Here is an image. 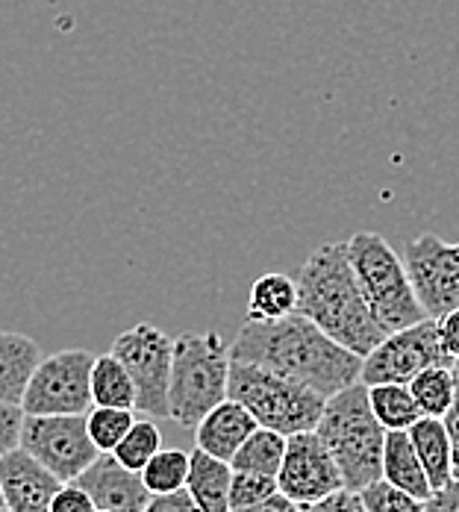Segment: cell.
<instances>
[{
	"label": "cell",
	"instance_id": "obj_29",
	"mask_svg": "<svg viewBox=\"0 0 459 512\" xmlns=\"http://www.w3.org/2000/svg\"><path fill=\"white\" fill-rule=\"evenodd\" d=\"M277 492V477H265V474H254V471H233L230 480V510L256 504L268 495Z\"/></svg>",
	"mask_w": 459,
	"mask_h": 512
},
{
	"label": "cell",
	"instance_id": "obj_8",
	"mask_svg": "<svg viewBox=\"0 0 459 512\" xmlns=\"http://www.w3.org/2000/svg\"><path fill=\"white\" fill-rule=\"evenodd\" d=\"M171 348L153 324H136L112 342V354L124 362L136 386V410L148 418H168V383H171Z\"/></svg>",
	"mask_w": 459,
	"mask_h": 512
},
{
	"label": "cell",
	"instance_id": "obj_11",
	"mask_svg": "<svg viewBox=\"0 0 459 512\" xmlns=\"http://www.w3.org/2000/svg\"><path fill=\"white\" fill-rule=\"evenodd\" d=\"M404 265L427 318H439L459 307V242L421 233L404 248Z\"/></svg>",
	"mask_w": 459,
	"mask_h": 512
},
{
	"label": "cell",
	"instance_id": "obj_17",
	"mask_svg": "<svg viewBox=\"0 0 459 512\" xmlns=\"http://www.w3.org/2000/svg\"><path fill=\"white\" fill-rule=\"evenodd\" d=\"M230 480H233V465L201 448L189 454V477H186V492L192 501L201 507V512H230Z\"/></svg>",
	"mask_w": 459,
	"mask_h": 512
},
{
	"label": "cell",
	"instance_id": "obj_6",
	"mask_svg": "<svg viewBox=\"0 0 459 512\" xmlns=\"http://www.w3.org/2000/svg\"><path fill=\"white\" fill-rule=\"evenodd\" d=\"M227 398L239 401L256 418L259 427L277 430L283 436L315 430L327 398L312 392L304 383H295L271 368L254 362H230Z\"/></svg>",
	"mask_w": 459,
	"mask_h": 512
},
{
	"label": "cell",
	"instance_id": "obj_16",
	"mask_svg": "<svg viewBox=\"0 0 459 512\" xmlns=\"http://www.w3.org/2000/svg\"><path fill=\"white\" fill-rule=\"evenodd\" d=\"M42 362V348L12 330H0V401L3 404H18L27 392V383Z\"/></svg>",
	"mask_w": 459,
	"mask_h": 512
},
{
	"label": "cell",
	"instance_id": "obj_36",
	"mask_svg": "<svg viewBox=\"0 0 459 512\" xmlns=\"http://www.w3.org/2000/svg\"><path fill=\"white\" fill-rule=\"evenodd\" d=\"M230 512H301V507H298L289 495H283V492L277 489L274 495H268V498H262V501H256V504H248V507H239V510Z\"/></svg>",
	"mask_w": 459,
	"mask_h": 512
},
{
	"label": "cell",
	"instance_id": "obj_18",
	"mask_svg": "<svg viewBox=\"0 0 459 512\" xmlns=\"http://www.w3.org/2000/svg\"><path fill=\"white\" fill-rule=\"evenodd\" d=\"M409 442L418 454V460L424 465V474L433 486V492L445 489L448 483H454V471H451V439L445 430L442 418L433 415H421L407 430Z\"/></svg>",
	"mask_w": 459,
	"mask_h": 512
},
{
	"label": "cell",
	"instance_id": "obj_2",
	"mask_svg": "<svg viewBox=\"0 0 459 512\" xmlns=\"http://www.w3.org/2000/svg\"><path fill=\"white\" fill-rule=\"evenodd\" d=\"M295 283L298 312L348 351L365 357L386 339L359 292L345 242L318 245L306 256Z\"/></svg>",
	"mask_w": 459,
	"mask_h": 512
},
{
	"label": "cell",
	"instance_id": "obj_33",
	"mask_svg": "<svg viewBox=\"0 0 459 512\" xmlns=\"http://www.w3.org/2000/svg\"><path fill=\"white\" fill-rule=\"evenodd\" d=\"M436 333L442 342V351L457 365L459 362V307L436 318Z\"/></svg>",
	"mask_w": 459,
	"mask_h": 512
},
{
	"label": "cell",
	"instance_id": "obj_1",
	"mask_svg": "<svg viewBox=\"0 0 459 512\" xmlns=\"http://www.w3.org/2000/svg\"><path fill=\"white\" fill-rule=\"evenodd\" d=\"M230 359L271 368L324 398L354 386L362 371L359 354L330 339L301 312L274 321L248 318L230 345Z\"/></svg>",
	"mask_w": 459,
	"mask_h": 512
},
{
	"label": "cell",
	"instance_id": "obj_38",
	"mask_svg": "<svg viewBox=\"0 0 459 512\" xmlns=\"http://www.w3.org/2000/svg\"><path fill=\"white\" fill-rule=\"evenodd\" d=\"M0 510H6V504H3V492H0Z\"/></svg>",
	"mask_w": 459,
	"mask_h": 512
},
{
	"label": "cell",
	"instance_id": "obj_30",
	"mask_svg": "<svg viewBox=\"0 0 459 512\" xmlns=\"http://www.w3.org/2000/svg\"><path fill=\"white\" fill-rule=\"evenodd\" d=\"M21 424H24V410L18 404L0 401V457H6L21 445Z\"/></svg>",
	"mask_w": 459,
	"mask_h": 512
},
{
	"label": "cell",
	"instance_id": "obj_15",
	"mask_svg": "<svg viewBox=\"0 0 459 512\" xmlns=\"http://www.w3.org/2000/svg\"><path fill=\"white\" fill-rule=\"evenodd\" d=\"M256 427V418L239 401L224 398L195 424V442L206 454L230 462Z\"/></svg>",
	"mask_w": 459,
	"mask_h": 512
},
{
	"label": "cell",
	"instance_id": "obj_34",
	"mask_svg": "<svg viewBox=\"0 0 459 512\" xmlns=\"http://www.w3.org/2000/svg\"><path fill=\"white\" fill-rule=\"evenodd\" d=\"M145 512H201V507L192 501V495L186 489H177V492H165V495H151Z\"/></svg>",
	"mask_w": 459,
	"mask_h": 512
},
{
	"label": "cell",
	"instance_id": "obj_28",
	"mask_svg": "<svg viewBox=\"0 0 459 512\" xmlns=\"http://www.w3.org/2000/svg\"><path fill=\"white\" fill-rule=\"evenodd\" d=\"M359 498H362V504H365V510L368 512H427V501L412 498L409 492L392 486V483L383 480V477H380L377 483L365 486V489L359 492Z\"/></svg>",
	"mask_w": 459,
	"mask_h": 512
},
{
	"label": "cell",
	"instance_id": "obj_5",
	"mask_svg": "<svg viewBox=\"0 0 459 512\" xmlns=\"http://www.w3.org/2000/svg\"><path fill=\"white\" fill-rule=\"evenodd\" d=\"M345 248L359 292L386 336L427 318L412 292L404 256L395 254V248L380 233L359 230L345 242Z\"/></svg>",
	"mask_w": 459,
	"mask_h": 512
},
{
	"label": "cell",
	"instance_id": "obj_9",
	"mask_svg": "<svg viewBox=\"0 0 459 512\" xmlns=\"http://www.w3.org/2000/svg\"><path fill=\"white\" fill-rule=\"evenodd\" d=\"M21 448L62 483L77 480L101 454L86 430V415H24Z\"/></svg>",
	"mask_w": 459,
	"mask_h": 512
},
{
	"label": "cell",
	"instance_id": "obj_4",
	"mask_svg": "<svg viewBox=\"0 0 459 512\" xmlns=\"http://www.w3.org/2000/svg\"><path fill=\"white\" fill-rule=\"evenodd\" d=\"M230 345L221 333H180L171 348L168 418L195 427L206 412L227 398Z\"/></svg>",
	"mask_w": 459,
	"mask_h": 512
},
{
	"label": "cell",
	"instance_id": "obj_21",
	"mask_svg": "<svg viewBox=\"0 0 459 512\" xmlns=\"http://www.w3.org/2000/svg\"><path fill=\"white\" fill-rule=\"evenodd\" d=\"M92 404L95 407H121V410H136V386L133 377L127 374L124 362L112 351L95 357L92 365Z\"/></svg>",
	"mask_w": 459,
	"mask_h": 512
},
{
	"label": "cell",
	"instance_id": "obj_37",
	"mask_svg": "<svg viewBox=\"0 0 459 512\" xmlns=\"http://www.w3.org/2000/svg\"><path fill=\"white\" fill-rule=\"evenodd\" d=\"M427 512H459V483H448L445 489L427 498Z\"/></svg>",
	"mask_w": 459,
	"mask_h": 512
},
{
	"label": "cell",
	"instance_id": "obj_20",
	"mask_svg": "<svg viewBox=\"0 0 459 512\" xmlns=\"http://www.w3.org/2000/svg\"><path fill=\"white\" fill-rule=\"evenodd\" d=\"M298 312V283L289 274L268 271L254 280L248 295V318L254 321H274L283 315Z\"/></svg>",
	"mask_w": 459,
	"mask_h": 512
},
{
	"label": "cell",
	"instance_id": "obj_27",
	"mask_svg": "<svg viewBox=\"0 0 459 512\" xmlns=\"http://www.w3.org/2000/svg\"><path fill=\"white\" fill-rule=\"evenodd\" d=\"M133 421H136L133 410H121V407H92L86 412V430L101 454L115 451V445L133 427Z\"/></svg>",
	"mask_w": 459,
	"mask_h": 512
},
{
	"label": "cell",
	"instance_id": "obj_26",
	"mask_svg": "<svg viewBox=\"0 0 459 512\" xmlns=\"http://www.w3.org/2000/svg\"><path fill=\"white\" fill-rule=\"evenodd\" d=\"M159 451H162L159 427L153 424L151 418H139V421H133L127 436L115 445L112 457L121 462L124 468H130V471H142L151 462L153 454H159Z\"/></svg>",
	"mask_w": 459,
	"mask_h": 512
},
{
	"label": "cell",
	"instance_id": "obj_7",
	"mask_svg": "<svg viewBox=\"0 0 459 512\" xmlns=\"http://www.w3.org/2000/svg\"><path fill=\"white\" fill-rule=\"evenodd\" d=\"M95 354L83 348L42 357L21 398L24 415H86L92 410Z\"/></svg>",
	"mask_w": 459,
	"mask_h": 512
},
{
	"label": "cell",
	"instance_id": "obj_12",
	"mask_svg": "<svg viewBox=\"0 0 459 512\" xmlns=\"http://www.w3.org/2000/svg\"><path fill=\"white\" fill-rule=\"evenodd\" d=\"M277 489L289 495L298 507L315 504L345 489L339 465L333 460V454L324 448L315 430L286 436V454L277 471Z\"/></svg>",
	"mask_w": 459,
	"mask_h": 512
},
{
	"label": "cell",
	"instance_id": "obj_19",
	"mask_svg": "<svg viewBox=\"0 0 459 512\" xmlns=\"http://www.w3.org/2000/svg\"><path fill=\"white\" fill-rule=\"evenodd\" d=\"M383 480L409 492L418 501H427L433 495V486L424 474V465L418 460L407 430H386L383 445Z\"/></svg>",
	"mask_w": 459,
	"mask_h": 512
},
{
	"label": "cell",
	"instance_id": "obj_22",
	"mask_svg": "<svg viewBox=\"0 0 459 512\" xmlns=\"http://www.w3.org/2000/svg\"><path fill=\"white\" fill-rule=\"evenodd\" d=\"M407 386L424 415L445 418V412L451 410V404L457 398L459 380L451 365H430V368L418 371Z\"/></svg>",
	"mask_w": 459,
	"mask_h": 512
},
{
	"label": "cell",
	"instance_id": "obj_10",
	"mask_svg": "<svg viewBox=\"0 0 459 512\" xmlns=\"http://www.w3.org/2000/svg\"><path fill=\"white\" fill-rule=\"evenodd\" d=\"M430 365H451L448 354L442 351L436 318H424L418 324H409L404 330L389 333L371 354L362 357L359 380L365 386L374 383H409L418 371Z\"/></svg>",
	"mask_w": 459,
	"mask_h": 512
},
{
	"label": "cell",
	"instance_id": "obj_14",
	"mask_svg": "<svg viewBox=\"0 0 459 512\" xmlns=\"http://www.w3.org/2000/svg\"><path fill=\"white\" fill-rule=\"evenodd\" d=\"M71 483L86 489L95 507L106 512H145L151 501L142 471L124 468L112 454H98V460Z\"/></svg>",
	"mask_w": 459,
	"mask_h": 512
},
{
	"label": "cell",
	"instance_id": "obj_31",
	"mask_svg": "<svg viewBox=\"0 0 459 512\" xmlns=\"http://www.w3.org/2000/svg\"><path fill=\"white\" fill-rule=\"evenodd\" d=\"M51 512H98V507L86 489H80L77 483H62V489L53 495Z\"/></svg>",
	"mask_w": 459,
	"mask_h": 512
},
{
	"label": "cell",
	"instance_id": "obj_41",
	"mask_svg": "<svg viewBox=\"0 0 459 512\" xmlns=\"http://www.w3.org/2000/svg\"><path fill=\"white\" fill-rule=\"evenodd\" d=\"M0 512H6V510H0Z\"/></svg>",
	"mask_w": 459,
	"mask_h": 512
},
{
	"label": "cell",
	"instance_id": "obj_24",
	"mask_svg": "<svg viewBox=\"0 0 459 512\" xmlns=\"http://www.w3.org/2000/svg\"><path fill=\"white\" fill-rule=\"evenodd\" d=\"M286 454V436L268 427H256L254 433L245 439V445L236 451V457L230 460L233 471H254L265 477H277L280 465Z\"/></svg>",
	"mask_w": 459,
	"mask_h": 512
},
{
	"label": "cell",
	"instance_id": "obj_25",
	"mask_svg": "<svg viewBox=\"0 0 459 512\" xmlns=\"http://www.w3.org/2000/svg\"><path fill=\"white\" fill-rule=\"evenodd\" d=\"M186 477H189V454L177 451V448H162L142 468V480H145L151 495L186 489Z\"/></svg>",
	"mask_w": 459,
	"mask_h": 512
},
{
	"label": "cell",
	"instance_id": "obj_40",
	"mask_svg": "<svg viewBox=\"0 0 459 512\" xmlns=\"http://www.w3.org/2000/svg\"><path fill=\"white\" fill-rule=\"evenodd\" d=\"M98 512H106V510H98Z\"/></svg>",
	"mask_w": 459,
	"mask_h": 512
},
{
	"label": "cell",
	"instance_id": "obj_3",
	"mask_svg": "<svg viewBox=\"0 0 459 512\" xmlns=\"http://www.w3.org/2000/svg\"><path fill=\"white\" fill-rule=\"evenodd\" d=\"M315 433L339 465L345 489L362 492L383 477L386 427L371 412L368 386L362 380L327 398Z\"/></svg>",
	"mask_w": 459,
	"mask_h": 512
},
{
	"label": "cell",
	"instance_id": "obj_35",
	"mask_svg": "<svg viewBox=\"0 0 459 512\" xmlns=\"http://www.w3.org/2000/svg\"><path fill=\"white\" fill-rule=\"evenodd\" d=\"M445 430H448V439H451V471H454V480L459 483V386L457 398L451 404V410L445 412Z\"/></svg>",
	"mask_w": 459,
	"mask_h": 512
},
{
	"label": "cell",
	"instance_id": "obj_39",
	"mask_svg": "<svg viewBox=\"0 0 459 512\" xmlns=\"http://www.w3.org/2000/svg\"><path fill=\"white\" fill-rule=\"evenodd\" d=\"M454 374H457V380H459V362H457V365H454Z\"/></svg>",
	"mask_w": 459,
	"mask_h": 512
},
{
	"label": "cell",
	"instance_id": "obj_32",
	"mask_svg": "<svg viewBox=\"0 0 459 512\" xmlns=\"http://www.w3.org/2000/svg\"><path fill=\"white\" fill-rule=\"evenodd\" d=\"M301 512H368V510H365V504H362L359 492L339 489V492H333V495H327V498H321V501H315V504H304Z\"/></svg>",
	"mask_w": 459,
	"mask_h": 512
},
{
	"label": "cell",
	"instance_id": "obj_13",
	"mask_svg": "<svg viewBox=\"0 0 459 512\" xmlns=\"http://www.w3.org/2000/svg\"><path fill=\"white\" fill-rule=\"evenodd\" d=\"M59 489L62 480L21 445L0 457V492L6 512H51L53 495Z\"/></svg>",
	"mask_w": 459,
	"mask_h": 512
},
{
	"label": "cell",
	"instance_id": "obj_23",
	"mask_svg": "<svg viewBox=\"0 0 459 512\" xmlns=\"http://www.w3.org/2000/svg\"><path fill=\"white\" fill-rule=\"evenodd\" d=\"M368 404L386 430H409L424 412L415 404L407 383H374L368 386Z\"/></svg>",
	"mask_w": 459,
	"mask_h": 512
}]
</instances>
